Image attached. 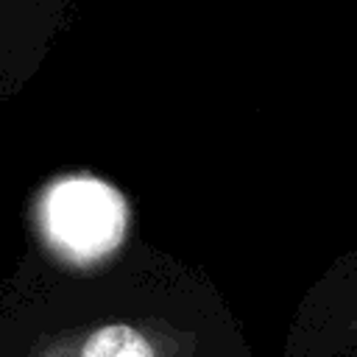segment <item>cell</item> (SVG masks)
<instances>
[{
	"instance_id": "7a4b0ae2",
	"label": "cell",
	"mask_w": 357,
	"mask_h": 357,
	"mask_svg": "<svg viewBox=\"0 0 357 357\" xmlns=\"http://www.w3.org/2000/svg\"><path fill=\"white\" fill-rule=\"evenodd\" d=\"M81 357H156V351L139 329L128 324H109L84 340Z\"/></svg>"
},
{
	"instance_id": "6da1fadb",
	"label": "cell",
	"mask_w": 357,
	"mask_h": 357,
	"mask_svg": "<svg viewBox=\"0 0 357 357\" xmlns=\"http://www.w3.org/2000/svg\"><path fill=\"white\" fill-rule=\"evenodd\" d=\"M45 240L73 262H95L126 237V198L103 178L78 173L50 181L36 204Z\"/></svg>"
}]
</instances>
